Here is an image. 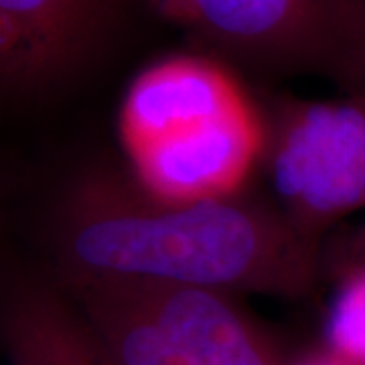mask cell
Returning <instances> with one entry per match:
<instances>
[{
	"label": "cell",
	"mask_w": 365,
	"mask_h": 365,
	"mask_svg": "<svg viewBox=\"0 0 365 365\" xmlns=\"http://www.w3.org/2000/svg\"><path fill=\"white\" fill-rule=\"evenodd\" d=\"M292 365H349L345 364V361H341L339 357H335V355H331L329 351L325 353H319V355H313V357H307V359H302L299 364H292Z\"/></svg>",
	"instance_id": "11"
},
{
	"label": "cell",
	"mask_w": 365,
	"mask_h": 365,
	"mask_svg": "<svg viewBox=\"0 0 365 365\" xmlns=\"http://www.w3.org/2000/svg\"><path fill=\"white\" fill-rule=\"evenodd\" d=\"M175 365H287L227 292L138 282Z\"/></svg>",
	"instance_id": "7"
},
{
	"label": "cell",
	"mask_w": 365,
	"mask_h": 365,
	"mask_svg": "<svg viewBox=\"0 0 365 365\" xmlns=\"http://www.w3.org/2000/svg\"><path fill=\"white\" fill-rule=\"evenodd\" d=\"M66 282L138 280L220 292L302 297L317 278V240L287 217L232 201L165 203L130 175L93 169L55 211Z\"/></svg>",
	"instance_id": "1"
},
{
	"label": "cell",
	"mask_w": 365,
	"mask_h": 365,
	"mask_svg": "<svg viewBox=\"0 0 365 365\" xmlns=\"http://www.w3.org/2000/svg\"><path fill=\"white\" fill-rule=\"evenodd\" d=\"M327 314V351L349 365H365V266L343 270Z\"/></svg>",
	"instance_id": "9"
},
{
	"label": "cell",
	"mask_w": 365,
	"mask_h": 365,
	"mask_svg": "<svg viewBox=\"0 0 365 365\" xmlns=\"http://www.w3.org/2000/svg\"><path fill=\"white\" fill-rule=\"evenodd\" d=\"M355 266H365V223L359 227V232L353 235V240L347 246L343 270H349Z\"/></svg>",
	"instance_id": "10"
},
{
	"label": "cell",
	"mask_w": 365,
	"mask_h": 365,
	"mask_svg": "<svg viewBox=\"0 0 365 365\" xmlns=\"http://www.w3.org/2000/svg\"><path fill=\"white\" fill-rule=\"evenodd\" d=\"M170 23L250 67L323 73L365 93V0H150Z\"/></svg>",
	"instance_id": "2"
},
{
	"label": "cell",
	"mask_w": 365,
	"mask_h": 365,
	"mask_svg": "<svg viewBox=\"0 0 365 365\" xmlns=\"http://www.w3.org/2000/svg\"><path fill=\"white\" fill-rule=\"evenodd\" d=\"M252 100L227 67L175 55L143 69L124 93L118 132L124 153L246 110Z\"/></svg>",
	"instance_id": "6"
},
{
	"label": "cell",
	"mask_w": 365,
	"mask_h": 365,
	"mask_svg": "<svg viewBox=\"0 0 365 365\" xmlns=\"http://www.w3.org/2000/svg\"><path fill=\"white\" fill-rule=\"evenodd\" d=\"M2 339L13 365H110L73 304L47 288L6 292Z\"/></svg>",
	"instance_id": "8"
},
{
	"label": "cell",
	"mask_w": 365,
	"mask_h": 365,
	"mask_svg": "<svg viewBox=\"0 0 365 365\" xmlns=\"http://www.w3.org/2000/svg\"><path fill=\"white\" fill-rule=\"evenodd\" d=\"M122 0H0L4 100H35L78 76L104 45Z\"/></svg>",
	"instance_id": "4"
},
{
	"label": "cell",
	"mask_w": 365,
	"mask_h": 365,
	"mask_svg": "<svg viewBox=\"0 0 365 365\" xmlns=\"http://www.w3.org/2000/svg\"><path fill=\"white\" fill-rule=\"evenodd\" d=\"M268 124L254 104L126 155L134 182L165 203L240 199L264 163Z\"/></svg>",
	"instance_id": "5"
},
{
	"label": "cell",
	"mask_w": 365,
	"mask_h": 365,
	"mask_svg": "<svg viewBox=\"0 0 365 365\" xmlns=\"http://www.w3.org/2000/svg\"><path fill=\"white\" fill-rule=\"evenodd\" d=\"M264 163L284 217L317 240L365 207V93L278 106Z\"/></svg>",
	"instance_id": "3"
}]
</instances>
